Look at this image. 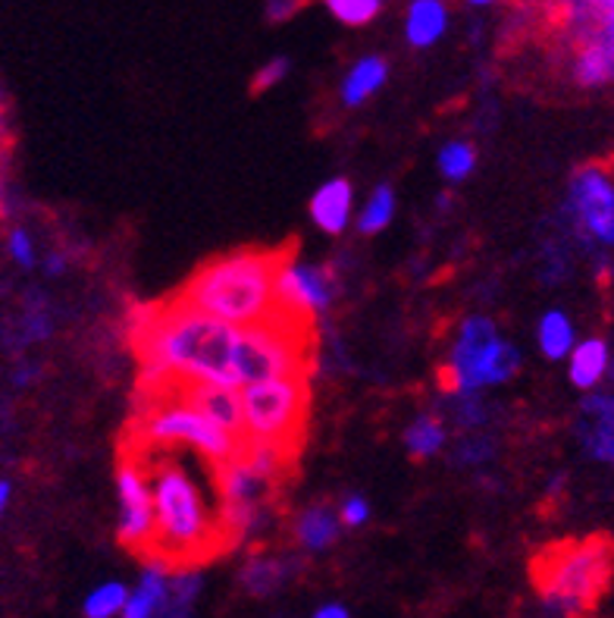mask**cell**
I'll return each mask as SVG.
<instances>
[{
  "mask_svg": "<svg viewBox=\"0 0 614 618\" xmlns=\"http://www.w3.org/2000/svg\"><path fill=\"white\" fill-rule=\"evenodd\" d=\"M449 443V428L442 424L439 415H417L408 428H404V449L417 458L439 456Z\"/></svg>",
  "mask_w": 614,
  "mask_h": 618,
  "instance_id": "21",
  "label": "cell"
},
{
  "mask_svg": "<svg viewBox=\"0 0 614 618\" xmlns=\"http://www.w3.org/2000/svg\"><path fill=\"white\" fill-rule=\"evenodd\" d=\"M7 251H10V258H13L20 268H35V264H38L35 239H32V233H26V230H13V233H10Z\"/></svg>",
  "mask_w": 614,
  "mask_h": 618,
  "instance_id": "33",
  "label": "cell"
},
{
  "mask_svg": "<svg viewBox=\"0 0 614 618\" xmlns=\"http://www.w3.org/2000/svg\"><path fill=\"white\" fill-rule=\"evenodd\" d=\"M471 7H492V3H499V0H467Z\"/></svg>",
  "mask_w": 614,
  "mask_h": 618,
  "instance_id": "39",
  "label": "cell"
},
{
  "mask_svg": "<svg viewBox=\"0 0 614 618\" xmlns=\"http://www.w3.org/2000/svg\"><path fill=\"white\" fill-rule=\"evenodd\" d=\"M584 418L589 424H602V428H614V393H599L592 390L584 399Z\"/></svg>",
  "mask_w": 614,
  "mask_h": 618,
  "instance_id": "30",
  "label": "cell"
},
{
  "mask_svg": "<svg viewBox=\"0 0 614 618\" xmlns=\"http://www.w3.org/2000/svg\"><path fill=\"white\" fill-rule=\"evenodd\" d=\"M449 396H452L454 424L461 431H483V424L489 421V405L483 403L480 390H454Z\"/></svg>",
  "mask_w": 614,
  "mask_h": 618,
  "instance_id": "25",
  "label": "cell"
},
{
  "mask_svg": "<svg viewBox=\"0 0 614 618\" xmlns=\"http://www.w3.org/2000/svg\"><path fill=\"white\" fill-rule=\"evenodd\" d=\"M396 208H399L396 188L386 186V183H379V186L371 191V198L364 201L361 214H358V230H361L364 236H376V233H383V230L392 223Z\"/></svg>",
  "mask_w": 614,
  "mask_h": 618,
  "instance_id": "22",
  "label": "cell"
},
{
  "mask_svg": "<svg viewBox=\"0 0 614 618\" xmlns=\"http://www.w3.org/2000/svg\"><path fill=\"white\" fill-rule=\"evenodd\" d=\"M10 496H13V486H10V481H0V515H3L7 506H10Z\"/></svg>",
  "mask_w": 614,
  "mask_h": 618,
  "instance_id": "37",
  "label": "cell"
},
{
  "mask_svg": "<svg viewBox=\"0 0 614 618\" xmlns=\"http://www.w3.org/2000/svg\"><path fill=\"white\" fill-rule=\"evenodd\" d=\"M129 600V588L123 581H104L82 600V616L85 618H120L123 606Z\"/></svg>",
  "mask_w": 614,
  "mask_h": 618,
  "instance_id": "24",
  "label": "cell"
},
{
  "mask_svg": "<svg viewBox=\"0 0 614 618\" xmlns=\"http://www.w3.org/2000/svg\"><path fill=\"white\" fill-rule=\"evenodd\" d=\"M63 270H66V255L51 251V255L45 258V273H48V276H60Z\"/></svg>",
  "mask_w": 614,
  "mask_h": 618,
  "instance_id": "36",
  "label": "cell"
},
{
  "mask_svg": "<svg viewBox=\"0 0 614 618\" xmlns=\"http://www.w3.org/2000/svg\"><path fill=\"white\" fill-rule=\"evenodd\" d=\"M339 531H342L339 511L326 506V503H314V506L298 511V518H295V540L308 553L329 549L339 540Z\"/></svg>",
  "mask_w": 614,
  "mask_h": 618,
  "instance_id": "18",
  "label": "cell"
},
{
  "mask_svg": "<svg viewBox=\"0 0 614 618\" xmlns=\"http://www.w3.org/2000/svg\"><path fill=\"white\" fill-rule=\"evenodd\" d=\"M592 41H596V45L614 60V13L599 16V32L592 35Z\"/></svg>",
  "mask_w": 614,
  "mask_h": 618,
  "instance_id": "34",
  "label": "cell"
},
{
  "mask_svg": "<svg viewBox=\"0 0 614 618\" xmlns=\"http://www.w3.org/2000/svg\"><path fill=\"white\" fill-rule=\"evenodd\" d=\"M521 371V349L499 336L496 323L474 314L458 326L449 368L442 371V390H483L499 386Z\"/></svg>",
  "mask_w": 614,
  "mask_h": 618,
  "instance_id": "8",
  "label": "cell"
},
{
  "mask_svg": "<svg viewBox=\"0 0 614 618\" xmlns=\"http://www.w3.org/2000/svg\"><path fill=\"white\" fill-rule=\"evenodd\" d=\"M166 596H170V568L151 559L141 571L135 591H129L120 618H161L166 609Z\"/></svg>",
  "mask_w": 614,
  "mask_h": 618,
  "instance_id": "16",
  "label": "cell"
},
{
  "mask_svg": "<svg viewBox=\"0 0 614 618\" xmlns=\"http://www.w3.org/2000/svg\"><path fill=\"white\" fill-rule=\"evenodd\" d=\"M292 255L295 245L239 248V251L220 255L204 261L170 298L236 326L264 323L279 311L276 276Z\"/></svg>",
  "mask_w": 614,
  "mask_h": 618,
  "instance_id": "3",
  "label": "cell"
},
{
  "mask_svg": "<svg viewBox=\"0 0 614 618\" xmlns=\"http://www.w3.org/2000/svg\"><path fill=\"white\" fill-rule=\"evenodd\" d=\"M298 453L273 443H248L233 461L214 468L216 509L226 546H239L254 540L270 521L276 496L283 490L286 471Z\"/></svg>",
  "mask_w": 614,
  "mask_h": 618,
  "instance_id": "4",
  "label": "cell"
},
{
  "mask_svg": "<svg viewBox=\"0 0 614 618\" xmlns=\"http://www.w3.org/2000/svg\"><path fill=\"white\" fill-rule=\"evenodd\" d=\"M116 496H120L116 537L126 549L148 556L154 543V499H151L148 471L129 449H123L116 465Z\"/></svg>",
  "mask_w": 614,
  "mask_h": 618,
  "instance_id": "10",
  "label": "cell"
},
{
  "mask_svg": "<svg viewBox=\"0 0 614 618\" xmlns=\"http://www.w3.org/2000/svg\"><path fill=\"white\" fill-rule=\"evenodd\" d=\"M477 148L471 145V141H461V138H454V141H446L442 148H439V154H436V166H439V173L449 180V183H464V180H471L474 176V170H477Z\"/></svg>",
  "mask_w": 614,
  "mask_h": 618,
  "instance_id": "23",
  "label": "cell"
},
{
  "mask_svg": "<svg viewBox=\"0 0 614 618\" xmlns=\"http://www.w3.org/2000/svg\"><path fill=\"white\" fill-rule=\"evenodd\" d=\"M308 214L311 223L326 233V236H342L354 214V186L348 183L346 176L326 180L308 201Z\"/></svg>",
  "mask_w": 614,
  "mask_h": 618,
  "instance_id": "13",
  "label": "cell"
},
{
  "mask_svg": "<svg viewBox=\"0 0 614 618\" xmlns=\"http://www.w3.org/2000/svg\"><path fill=\"white\" fill-rule=\"evenodd\" d=\"M133 349L141 380L176 376L241 390L270 376L311 374L314 321L273 314L254 326H236L166 298L135 308Z\"/></svg>",
  "mask_w": 614,
  "mask_h": 618,
  "instance_id": "1",
  "label": "cell"
},
{
  "mask_svg": "<svg viewBox=\"0 0 614 618\" xmlns=\"http://www.w3.org/2000/svg\"><path fill=\"white\" fill-rule=\"evenodd\" d=\"M311 618H351V613H348L342 603H323L321 609Z\"/></svg>",
  "mask_w": 614,
  "mask_h": 618,
  "instance_id": "35",
  "label": "cell"
},
{
  "mask_svg": "<svg viewBox=\"0 0 614 618\" xmlns=\"http://www.w3.org/2000/svg\"><path fill=\"white\" fill-rule=\"evenodd\" d=\"M28 376H35V368H23V371L16 374V380H20V386H26Z\"/></svg>",
  "mask_w": 614,
  "mask_h": 618,
  "instance_id": "38",
  "label": "cell"
},
{
  "mask_svg": "<svg viewBox=\"0 0 614 618\" xmlns=\"http://www.w3.org/2000/svg\"><path fill=\"white\" fill-rule=\"evenodd\" d=\"M580 443L587 449V456L599 465H609L614 471V428H602V424H584L580 428Z\"/></svg>",
  "mask_w": 614,
  "mask_h": 618,
  "instance_id": "27",
  "label": "cell"
},
{
  "mask_svg": "<svg viewBox=\"0 0 614 618\" xmlns=\"http://www.w3.org/2000/svg\"><path fill=\"white\" fill-rule=\"evenodd\" d=\"M564 361H567V380H571V386H577L580 393L599 390V383H605V376L612 374L614 368L612 346H609L602 336L577 339Z\"/></svg>",
  "mask_w": 614,
  "mask_h": 618,
  "instance_id": "14",
  "label": "cell"
},
{
  "mask_svg": "<svg viewBox=\"0 0 614 618\" xmlns=\"http://www.w3.org/2000/svg\"><path fill=\"white\" fill-rule=\"evenodd\" d=\"M612 565L614 546L605 537L555 543L534 563L536 591L561 616H584L609 588Z\"/></svg>",
  "mask_w": 614,
  "mask_h": 618,
  "instance_id": "6",
  "label": "cell"
},
{
  "mask_svg": "<svg viewBox=\"0 0 614 618\" xmlns=\"http://www.w3.org/2000/svg\"><path fill=\"white\" fill-rule=\"evenodd\" d=\"M336 293L339 286L329 264H308L298 261L295 255L276 276V308L304 321H314L317 314L329 311Z\"/></svg>",
  "mask_w": 614,
  "mask_h": 618,
  "instance_id": "11",
  "label": "cell"
},
{
  "mask_svg": "<svg viewBox=\"0 0 614 618\" xmlns=\"http://www.w3.org/2000/svg\"><path fill=\"white\" fill-rule=\"evenodd\" d=\"M574 343H577V326L571 321V314L561 308H549L536 323V346L542 351V358L564 361L567 351L574 349Z\"/></svg>",
  "mask_w": 614,
  "mask_h": 618,
  "instance_id": "20",
  "label": "cell"
},
{
  "mask_svg": "<svg viewBox=\"0 0 614 618\" xmlns=\"http://www.w3.org/2000/svg\"><path fill=\"white\" fill-rule=\"evenodd\" d=\"M241 421L248 443H273L283 449H301L308 405H311V374H289L258 380L239 390Z\"/></svg>",
  "mask_w": 614,
  "mask_h": 618,
  "instance_id": "7",
  "label": "cell"
},
{
  "mask_svg": "<svg viewBox=\"0 0 614 618\" xmlns=\"http://www.w3.org/2000/svg\"><path fill=\"white\" fill-rule=\"evenodd\" d=\"M386 82H389V63H386V57H361L358 63H351V70H348L346 79L339 85V98H342V104L351 110L364 108Z\"/></svg>",
  "mask_w": 614,
  "mask_h": 618,
  "instance_id": "17",
  "label": "cell"
},
{
  "mask_svg": "<svg viewBox=\"0 0 614 618\" xmlns=\"http://www.w3.org/2000/svg\"><path fill=\"white\" fill-rule=\"evenodd\" d=\"M51 330H54V321H51V314H48V308L45 305H35V308H28L26 318H23V326H20V343H41V339H48L51 336Z\"/></svg>",
  "mask_w": 614,
  "mask_h": 618,
  "instance_id": "29",
  "label": "cell"
},
{
  "mask_svg": "<svg viewBox=\"0 0 614 618\" xmlns=\"http://www.w3.org/2000/svg\"><path fill=\"white\" fill-rule=\"evenodd\" d=\"M567 217L584 243L614 248V180L602 166L587 163L571 176Z\"/></svg>",
  "mask_w": 614,
  "mask_h": 618,
  "instance_id": "9",
  "label": "cell"
},
{
  "mask_svg": "<svg viewBox=\"0 0 614 618\" xmlns=\"http://www.w3.org/2000/svg\"><path fill=\"white\" fill-rule=\"evenodd\" d=\"M496 453V443L486 436V433H471V436H464L461 443H458V449H454V461L458 465H483V461H489Z\"/></svg>",
  "mask_w": 614,
  "mask_h": 618,
  "instance_id": "28",
  "label": "cell"
},
{
  "mask_svg": "<svg viewBox=\"0 0 614 618\" xmlns=\"http://www.w3.org/2000/svg\"><path fill=\"white\" fill-rule=\"evenodd\" d=\"M336 511H339L342 528H364V524L371 521V503H367V496H361V493L346 496Z\"/></svg>",
  "mask_w": 614,
  "mask_h": 618,
  "instance_id": "32",
  "label": "cell"
},
{
  "mask_svg": "<svg viewBox=\"0 0 614 618\" xmlns=\"http://www.w3.org/2000/svg\"><path fill=\"white\" fill-rule=\"evenodd\" d=\"M126 443L188 449L204 461H211L214 468L233 461L245 446L241 436L220 428L201 408H195L183 396H176L163 380L138 383L135 415Z\"/></svg>",
  "mask_w": 614,
  "mask_h": 618,
  "instance_id": "5",
  "label": "cell"
},
{
  "mask_svg": "<svg viewBox=\"0 0 614 618\" xmlns=\"http://www.w3.org/2000/svg\"><path fill=\"white\" fill-rule=\"evenodd\" d=\"M323 7L329 10L333 20H339L342 26L351 28L371 26L383 13V0H323Z\"/></svg>",
  "mask_w": 614,
  "mask_h": 618,
  "instance_id": "26",
  "label": "cell"
},
{
  "mask_svg": "<svg viewBox=\"0 0 614 618\" xmlns=\"http://www.w3.org/2000/svg\"><path fill=\"white\" fill-rule=\"evenodd\" d=\"M295 563L286 556H267V553H258L251 556L248 563L241 565V588L251 593V596H270L276 593L289 578H292Z\"/></svg>",
  "mask_w": 614,
  "mask_h": 618,
  "instance_id": "19",
  "label": "cell"
},
{
  "mask_svg": "<svg viewBox=\"0 0 614 618\" xmlns=\"http://www.w3.org/2000/svg\"><path fill=\"white\" fill-rule=\"evenodd\" d=\"M161 380L176 396H183L186 403L201 408L220 428H226L229 433L245 440L239 390H229V386H220V383H201V380H176V376H161ZM138 383H145V380H138Z\"/></svg>",
  "mask_w": 614,
  "mask_h": 618,
  "instance_id": "12",
  "label": "cell"
},
{
  "mask_svg": "<svg viewBox=\"0 0 614 618\" xmlns=\"http://www.w3.org/2000/svg\"><path fill=\"white\" fill-rule=\"evenodd\" d=\"M286 76H289V60H286V57H273V60H267V63L254 73L251 91H254V95H264V91H270L273 85H279Z\"/></svg>",
  "mask_w": 614,
  "mask_h": 618,
  "instance_id": "31",
  "label": "cell"
},
{
  "mask_svg": "<svg viewBox=\"0 0 614 618\" xmlns=\"http://www.w3.org/2000/svg\"><path fill=\"white\" fill-rule=\"evenodd\" d=\"M449 32L446 0H411L404 13V41L417 51H427Z\"/></svg>",
  "mask_w": 614,
  "mask_h": 618,
  "instance_id": "15",
  "label": "cell"
},
{
  "mask_svg": "<svg viewBox=\"0 0 614 618\" xmlns=\"http://www.w3.org/2000/svg\"><path fill=\"white\" fill-rule=\"evenodd\" d=\"M148 471L154 499V543L148 559L173 568H198L229 549L220 524V509H211L201 484L195 481L183 449L126 443Z\"/></svg>",
  "mask_w": 614,
  "mask_h": 618,
  "instance_id": "2",
  "label": "cell"
}]
</instances>
